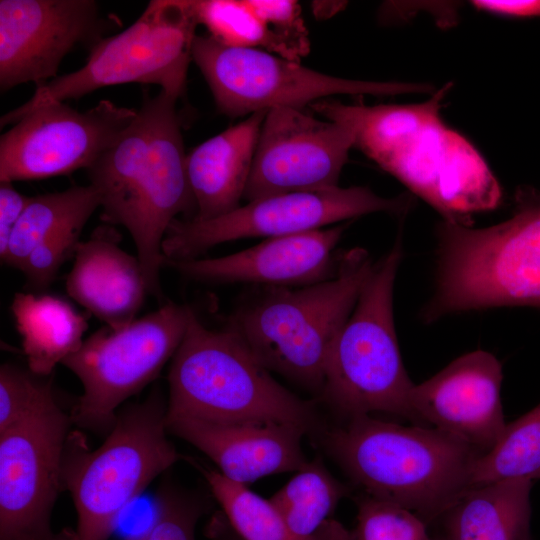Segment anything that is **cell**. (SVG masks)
<instances>
[{"mask_svg":"<svg viewBox=\"0 0 540 540\" xmlns=\"http://www.w3.org/2000/svg\"><path fill=\"white\" fill-rule=\"evenodd\" d=\"M179 97L145 94L136 117L87 169L101 219L126 228L134 241L148 294L161 299L162 244L181 213L196 212L188 181Z\"/></svg>","mask_w":540,"mask_h":540,"instance_id":"cell-1","label":"cell"},{"mask_svg":"<svg viewBox=\"0 0 540 540\" xmlns=\"http://www.w3.org/2000/svg\"><path fill=\"white\" fill-rule=\"evenodd\" d=\"M449 85L411 105H345L320 100L311 107L355 133V146L424 199L445 221L469 225L471 214L494 209L501 189L479 152L441 119Z\"/></svg>","mask_w":540,"mask_h":540,"instance_id":"cell-2","label":"cell"},{"mask_svg":"<svg viewBox=\"0 0 540 540\" xmlns=\"http://www.w3.org/2000/svg\"><path fill=\"white\" fill-rule=\"evenodd\" d=\"M364 495L403 506L424 522L441 517L471 486L482 454L436 428L360 415L317 438Z\"/></svg>","mask_w":540,"mask_h":540,"instance_id":"cell-3","label":"cell"},{"mask_svg":"<svg viewBox=\"0 0 540 540\" xmlns=\"http://www.w3.org/2000/svg\"><path fill=\"white\" fill-rule=\"evenodd\" d=\"M168 383L170 417L275 420L298 426L315 441L326 427L316 405L279 384L229 325L211 330L193 310Z\"/></svg>","mask_w":540,"mask_h":540,"instance_id":"cell-4","label":"cell"},{"mask_svg":"<svg viewBox=\"0 0 540 540\" xmlns=\"http://www.w3.org/2000/svg\"><path fill=\"white\" fill-rule=\"evenodd\" d=\"M374 263L362 248L339 258L336 274L297 288H269L228 325L269 370L321 395L331 344L350 316Z\"/></svg>","mask_w":540,"mask_h":540,"instance_id":"cell-5","label":"cell"},{"mask_svg":"<svg viewBox=\"0 0 540 540\" xmlns=\"http://www.w3.org/2000/svg\"><path fill=\"white\" fill-rule=\"evenodd\" d=\"M402 259L398 238L374 263L328 352L320 398L345 418L391 413L413 421L410 380L400 354L393 292Z\"/></svg>","mask_w":540,"mask_h":540,"instance_id":"cell-6","label":"cell"},{"mask_svg":"<svg viewBox=\"0 0 540 540\" xmlns=\"http://www.w3.org/2000/svg\"><path fill=\"white\" fill-rule=\"evenodd\" d=\"M439 237L429 321L467 310L540 307V209L485 228L445 221Z\"/></svg>","mask_w":540,"mask_h":540,"instance_id":"cell-7","label":"cell"},{"mask_svg":"<svg viewBox=\"0 0 540 540\" xmlns=\"http://www.w3.org/2000/svg\"><path fill=\"white\" fill-rule=\"evenodd\" d=\"M198 25L192 0L150 1L133 24L96 43L81 68L36 87L30 99L2 115L1 128L46 104L107 86L155 84L181 98Z\"/></svg>","mask_w":540,"mask_h":540,"instance_id":"cell-8","label":"cell"},{"mask_svg":"<svg viewBox=\"0 0 540 540\" xmlns=\"http://www.w3.org/2000/svg\"><path fill=\"white\" fill-rule=\"evenodd\" d=\"M166 413L156 390L118 415L98 448L79 445L69 463L63 460L62 481L77 514L73 540H107L124 509L179 459L166 437Z\"/></svg>","mask_w":540,"mask_h":540,"instance_id":"cell-9","label":"cell"},{"mask_svg":"<svg viewBox=\"0 0 540 540\" xmlns=\"http://www.w3.org/2000/svg\"><path fill=\"white\" fill-rule=\"evenodd\" d=\"M191 312L188 306L167 302L124 327L105 325L84 339L62 362L83 387L72 419L87 428L113 426L117 407L153 381L173 358Z\"/></svg>","mask_w":540,"mask_h":540,"instance_id":"cell-10","label":"cell"},{"mask_svg":"<svg viewBox=\"0 0 540 540\" xmlns=\"http://www.w3.org/2000/svg\"><path fill=\"white\" fill-rule=\"evenodd\" d=\"M192 60L219 112L231 118L275 107L304 109L335 94L393 95L431 89L420 84L335 77L265 50L223 45L208 34L196 35Z\"/></svg>","mask_w":540,"mask_h":540,"instance_id":"cell-11","label":"cell"},{"mask_svg":"<svg viewBox=\"0 0 540 540\" xmlns=\"http://www.w3.org/2000/svg\"><path fill=\"white\" fill-rule=\"evenodd\" d=\"M68 425L50 380L28 413L0 433V540H73L49 523Z\"/></svg>","mask_w":540,"mask_h":540,"instance_id":"cell-12","label":"cell"},{"mask_svg":"<svg viewBox=\"0 0 540 540\" xmlns=\"http://www.w3.org/2000/svg\"><path fill=\"white\" fill-rule=\"evenodd\" d=\"M403 207L400 198H384L366 187L270 195L213 219L175 220L162 250L168 260L193 259L224 242L303 233L369 213H398Z\"/></svg>","mask_w":540,"mask_h":540,"instance_id":"cell-13","label":"cell"},{"mask_svg":"<svg viewBox=\"0 0 540 540\" xmlns=\"http://www.w3.org/2000/svg\"><path fill=\"white\" fill-rule=\"evenodd\" d=\"M137 110L101 100L80 112L52 102L0 137V182L31 181L86 170L136 117Z\"/></svg>","mask_w":540,"mask_h":540,"instance_id":"cell-14","label":"cell"},{"mask_svg":"<svg viewBox=\"0 0 540 540\" xmlns=\"http://www.w3.org/2000/svg\"><path fill=\"white\" fill-rule=\"evenodd\" d=\"M355 139L347 124L318 119L304 109L268 110L244 199L337 187Z\"/></svg>","mask_w":540,"mask_h":540,"instance_id":"cell-15","label":"cell"},{"mask_svg":"<svg viewBox=\"0 0 540 540\" xmlns=\"http://www.w3.org/2000/svg\"><path fill=\"white\" fill-rule=\"evenodd\" d=\"M110 27L93 0H1L0 91L57 78L69 52L91 49Z\"/></svg>","mask_w":540,"mask_h":540,"instance_id":"cell-16","label":"cell"},{"mask_svg":"<svg viewBox=\"0 0 540 540\" xmlns=\"http://www.w3.org/2000/svg\"><path fill=\"white\" fill-rule=\"evenodd\" d=\"M502 366L477 350L453 360L430 379L414 385L413 422L428 423L478 450L490 451L507 424L501 404Z\"/></svg>","mask_w":540,"mask_h":540,"instance_id":"cell-17","label":"cell"},{"mask_svg":"<svg viewBox=\"0 0 540 540\" xmlns=\"http://www.w3.org/2000/svg\"><path fill=\"white\" fill-rule=\"evenodd\" d=\"M344 225L265 239L248 249L216 258L165 259L164 266L206 283H253L293 288L336 274L334 250Z\"/></svg>","mask_w":540,"mask_h":540,"instance_id":"cell-18","label":"cell"},{"mask_svg":"<svg viewBox=\"0 0 540 540\" xmlns=\"http://www.w3.org/2000/svg\"><path fill=\"white\" fill-rule=\"evenodd\" d=\"M166 426L207 455L223 476L243 485L275 473L298 472L309 463L302 448L306 433L290 423L166 415Z\"/></svg>","mask_w":540,"mask_h":540,"instance_id":"cell-19","label":"cell"},{"mask_svg":"<svg viewBox=\"0 0 540 540\" xmlns=\"http://www.w3.org/2000/svg\"><path fill=\"white\" fill-rule=\"evenodd\" d=\"M120 240L111 226L97 227L80 241L65 284L72 299L112 329L135 320L148 293L138 257Z\"/></svg>","mask_w":540,"mask_h":540,"instance_id":"cell-20","label":"cell"},{"mask_svg":"<svg viewBox=\"0 0 540 540\" xmlns=\"http://www.w3.org/2000/svg\"><path fill=\"white\" fill-rule=\"evenodd\" d=\"M267 112L249 115L187 154L188 181L196 206L192 219H213L240 206Z\"/></svg>","mask_w":540,"mask_h":540,"instance_id":"cell-21","label":"cell"},{"mask_svg":"<svg viewBox=\"0 0 540 540\" xmlns=\"http://www.w3.org/2000/svg\"><path fill=\"white\" fill-rule=\"evenodd\" d=\"M533 481L506 479L473 486L449 508L445 540H531Z\"/></svg>","mask_w":540,"mask_h":540,"instance_id":"cell-22","label":"cell"},{"mask_svg":"<svg viewBox=\"0 0 540 540\" xmlns=\"http://www.w3.org/2000/svg\"><path fill=\"white\" fill-rule=\"evenodd\" d=\"M11 311L28 369L36 375H50L84 341L86 317L61 297L16 293Z\"/></svg>","mask_w":540,"mask_h":540,"instance_id":"cell-23","label":"cell"},{"mask_svg":"<svg viewBox=\"0 0 540 540\" xmlns=\"http://www.w3.org/2000/svg\"><path fill=\"white\" fill-rule=\"evenodd\" d=\"M213 496L221 505L234 530L243 540H354L352 531L329 520L314 538L295 535L269 500L234 482L219 471L197 465Z\"/></svg>","mask_w":540,"mask_h":540,"instance_id":"cell-24","label":"cell"},{"mask_svg":"<svg viewBox=\"0 0 540 540\" xmlns=\"http://www.w3.org/2000/svg\"><path fill=\"white\" fill-rule=\"evenodd\" d=\"M98 208L100 199L90 184L32 196L13 230L1 261L19 270L40 243L73 223L88 222Z\"/></svg>","mask_w":540,"mask_h":540,"instance_id":"cell-25","label":"cell"},{"mask_svg":"<svg viewBox=\"0 0 540 540\" xmlns=\"http://www.w3.org/2000/svg\"><path fill=\"white\" fill-rule=\"evenodd\" d=\"M348 493L347 486L328 471L320 457H315L269 501L295 535L310 539L321 532Z\"/></svg>","mask_w":540,"mask_h":540,"instance_id":"cell-26","label":"cell"},{"mask_svg":"<svg viewBox=\"0 0 540 540\" xmlns=\"http://www.w3.org/2000/svg\"><path fill=\"white\" fill-rule=\"evenodd\" d=\"M516 478L540 480V404L507 424L497 444L477 458L471 486Z\"/></svg>","mask_w":540,"mask_h":540,"instance_id":"cell-27","label":"cell"},{"mask_svg":"<svg viewBox=\"0 0 540 540\" xmlns=\"http://www.w3.org/2000/svg\"><path fill=\"white\" fill-rule=\"evenodd\" d=\"M199 25L213 39L236 48L265 50L286 58V52L248 0H192Z\"/></svg>","mask_w":540,"mask_h":540,"instance_id":"cell-28","label":"cell"},{"mask_svg":"<svg viewBox=\"0 0 540 540\" xmlns=\"http://www.w3.org/2000/svg\"><path fill=\"white\" fill-rule=\"evenodd\" d=\"M354 540H432L413 511L366 495L357 500Z\"/></svg>","mask_w":540,"mask_h":540,"instance_id":"cell-29","label":"cell"},{"mask_svg":"<svg viewBox=\"0 0 540 540\" xmlns=\"http://www.w3.org/2000/svg\"><path fill=\"white\" fill-rule=\"evenodd\" d=\"M86 223L76 222L61 229L32 250L19 268L31 288L43 290L50 285L64 262L75 255Z\"/></svg>","mask_w":540,"mask_h":540,"instance_id":"cell-30","label":"cell"},{"mask_svg":"<svg viewBox=\"0 0 540 540\" xmlns=\"http://www.w3.org/2000/svg\"><path fill=\"white\" fill-rule=\"evenodd\" d=\"M248 3L280 41L287 59L300 62L309 53V35L298 2L248 0Z\"/></svg>","mask_w":540,"mask_h":540,"instance_id":"cell-31","label":"cell"},{"mask_svg":"<svg viewBox=\"0 0 540 540\" xmlns=\"http://www.w3.org/2000/svg\"><path fill=\"white\" fill-rule=\"evenodd\" d=\"M156 510L151 526L138 540H195V526L204 511L200 502L165 490L157 498Z\"/></svg>","mask_w":540,"mask_h":540,"instance_id":"cell-32","label":"cell"},{"mask_svg":"<svg viewBox=\"0 0 540 540\" xmlns=\"http://www.w3.org/2000/svg\"><path fill=\"white\" fill-rule=\"evenodd\" d=\"M12 364L0 368V433L22 419L33 407L50 379Z\"/></svg>","mask_w":540,"mask_h":540,"instance_id":"cell-33","label":"cell"},{"mask_svg":"<svg viewBox=\"0 0 540 540\" xmlns=\"http://www.w3.org/2000/svg\"><path fill=\"white\" fill-rule=\"evenodd\" d=\"M32 196L18 192L11 182H0V257L6 253L15 226Z\"/></svg>","mask_w":540,"mask_h":540,"instance_id":"cell-34","label":"cell"},{"mask_svg":"<svg viewBox=\"0 0 540 540\" xmlns=\"http://www.w3.org/2000/svg\"><path fill=\"white\" fill-rule=\"evenodd\" d=\"M472 4L478 9L504 15L540 16V0H476Z\"/></svg>","mask_w":540,"mask_h":540,"instance_id":"cell-35","label":"cell"},{"mask_svg":"<svg viewBox=\"0 0 540 540\" xmlns=\"http://www.w3.org/2000/svg\"><path fill=\"white\" fill-rule=\"evenodd\" d=\"M432 540H445L443 537H439V538H435V539H432Z\"/></svg>","mask_w":540,"mask_h":540,"instance_id":"cell-36","label":"cell"},{"mask_svg":"<svg viewBox=\"0 0 540 540\" xmlns=\"http://www.w3.org/2000/svg\"><path fill=\"white\" fill-rule=\"evenodd\" d=\"M129 540H132V539H129Z\"/></svg>","mask_w":540,"mask_h":540,"instance_id":"cell-37","label":"cell"}]
</instances>
